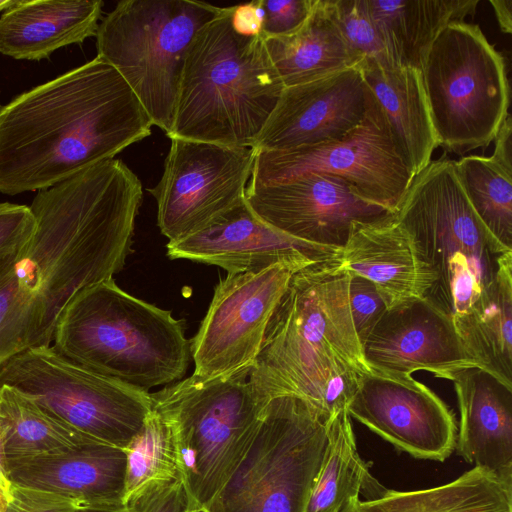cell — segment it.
Wrapping results in <instances>:
<instances>
[{"mask_svg":"<svg viewBox=\"0 0 512 512\" xmlns=\"http://www.w3.org/2000/svg\"><path fill=\"white\" fill-rule=\"evenodd\" d=\"M142 197L140 179L115 158L37 192L33 235L0 268V365L50 346L72 298L122 270Z\"/></svg>","mask_w":512,"mask_h":512,"instance_id":"cell-1","label":"cell"},{"mask_svg":"<svg viewBox=\"0 0 512 512\" xmlns=\"http://www.w3.org/2000/svg\"><path fill=\"white\" fill-rule=\"evenodd\" d=\"M152 126L126 81L96 56L1 107L0 193L52 187L113 159Z\"/></svg>","mask_w":512,"mask_h":512,"instance_id":"cell-2","label":"cell"},{"mask_svg":"<svg viewBox=\"0 0 512 512\" xmlns=\"http://www.w3.org/2000/svg\"><path fill=\"white\" fill-rule=\"evenodd\" d=\"M349 277L320 262L297 271L254 363L279 396H297L326 419L346 409L371 370L352 319Z\"/></svg>","mask_w":512,"mask_h":512,"instance_id":"cell-3","label":"cell"},{"mask_svg":"<svg viewBox=\"0 0 512 512\" xmlns=\"http://www.w3.org/2000/svg\"><path fill=\"white\" fill-rule=\"evenodd\" d=\"M233 9L224 7L190 46L169 139L254 148L285 88L264 38L233 30Z\"/></svg>","mask_w":512,"mask_h":512,"instance_id":"cell-4","label":"cell"},{"mask_svg":"<svg viewBox=\"0 0 512 512\" xmlns=\"http://www.w3.org/2000/svg\"><path fill=\"white\" fill-rule=\"evenodd\" d=\"M52 342L73 363L146 391L181 380L192 359L184 320L128 294L113 278L72 298Z\"/></svg>","mask_w":512,"mask_h":512,"instance_id":"cell-5","label":"cell"},{"mask_svg":"<svg viewBox=\"0 0 512 512\" xmlns=\"http://www.w3.org/2000/svg\"><path fill=\"white\" fill-rule=\"evenodd\" d=\"M169 426L189 510L207 508L248 449L264 410L279 396L254 364L228 375L186 379L150 393Z\"/></svg>","mask_w":512,"mask_h":512,"instance_id":"cell-6","label":"cell"},{"mask_svg":"<svg viewBox=\"0 0 512 512\" xmlns=\"http://www.w3.org/2000/svg\"><path fill=\"white\" fill-rule=\"evenodd\" d=\"M436 274L427 294L458 334L478 310L509 251L480 221L457 177L454 160L431 161L412 179L394 213ZM460 336V335H459Z\"/></svg>","mask_w":512,"mask_h":512,"instance_id":"cell-7","label":"cell"},{"mask_svg":"<svg viewBox=\"0 0 512 512\" xmlns=\"http://www.w3.org/2000/svg\"><path fill=\"white\" fill-rule=\"evenodd\" d=\"M223 8L194 0H123L99 23L97 56L121 75L166 136L190 46Z\"/></svg>","mask_w":512,"mask_h":512,"instance_id":"cell-8","label":"cell"},{"mask_svg":"<svg viewBox=\"0 0 512 512\" xmlns=\"http://www.w3.org/2000/svg\"><path fill=\"white\" fill-rule=\"evenodd\" d=\"M438 146L459 155L485 148L507 117L509 82L503 56L479 26H444L421 69Z\"/></svg>","mask_w":512,"mask_h":512,"instance_id":"cell-9","label":"cell"},{"mask_svg":"<svg viewBox=\"0 0 512 512\" xmlns=\"http://www.w3.org/2000/svg\"><path fill=\"white\" fill-rule=\"evenodd\" d=\"M294 395L267 404L250 445L208 512H304L327 445V422Z\"/></svg>","mask_w":512,"mask_h":512,"instance_id":"cell-10","label":"cell"},{"mask_svg":"<svg viewBox=\"0 0 512 512\" xmlns=\"http://www.w3.org/2000/svg\"><path fill=\"white\" fill-rule=\"evenodd\" d=\"M1 385L16 389L74 430L123 449L151 413L148 391L77 365L51 345L5 361Z\"/></svg>","mask_w":512,"mask_h":512,"instance_id":"cell-11","label":"cell"},{"mask_svg":"<svg viewBox=\"0 0 512 512\" xmlns=\"http://www.w3.org/2000/svg\"><path fill=\"white\" fill-rule=\"evenodd\" d=\"M307 173L339 176L361 198L390 213L396 212L415 176L377 101L340 139L285 151H256L249 182L276 183Z\"/></svg>","mask_w":512,"mask_h":512,"instance_id":"cell-12","label":"cell"},{"mask_svg":"<svg viewBox=\"0 0 512 512\" xmlns=\"http://www.w3.org/2000/svg\"><path fill=\"white\" fill-rule=\"evenodd\" d=\"M159 182L148 189L169 241L186 236L245 197L256 151L172 138Z\"/></svg>","mask_w":512,"mask_h":512,"instance_id":"cell-13","label":"cell"},{"mask_svg":"<svg viewBox=\"0 0 512 512\" xmlns=\"http://www.w3.org/2000/svg\"><path fill=\"white\" fill-rule=\"evenodd\" d=\"M301 269L280 263L221 279L190 342L193 374L212 378L253 365L270 319L292 276Z\"/></svg>","mask_w":512,"mask_h":512,"instance_id":"cell-14","label":"cell"},{"mask_svg":"<svg viewBox=\"0 0 512 512\" xmlns=\"http://www.w3.org/2000/svg\"><path fill=\"white\" fill-rule=\"evenodd\" d=\"M346 411L414 458L443 462L455 450L457 422L453 411L412 376L371 369L361 376Z\"/></svg>","mask_w":512,"mask_h":512,"instance_id":"cell-15","label":"cell"},{"mask_svg":"<svg viewBox=\"0 0 512 512\" xmlns=\"http://www.w3.org/2000/svg\"><path fill=\"white\" fill-rule=\"evenodd\" d=\"M245 200L265 223L295 239L340 248L352 224L389 214L345 179L307 173L276 183L248 182Z\"/></svg>","mask_w":512,"mask_h":512,"instance_id":"cell-16","label":"cell"},{"mask_svg":"<svg viewBox=\"0 0 512 512\" xmlns=\"http://www.w3.org/2000/svg\"><path fill=\"white\" fill-rule=\"evenodd\" d=\"M363 352L371 369L395 376L424 370L451 381L461 371L481 368L452 319L428 295L387 309Z\"/></svg>","mask_w":512,"mask_h":512,"instance_id":"cell-17","label":"cell"},{"mask_svg":"<svg viewBox=\"0 0 512 512\" xmlns=\"http://www.w3.org/2000/svg\"><path fill=\"white\" fill-rule=\"evenodd\" d=\"M375 102L359 64L286 87L253 149L285 151L340 139L363 121Z\"/></svg>","mask_w":512,"mask_h":512,"instance_id":"cell-18","label":"cell"},{"mask_svg":"<svg viewBox=\"0 0 512 512\" xmlns=\"http://www.w3.org/2000/svg\"><path fill=\"white\" fill-rule=\"evenodd\" d=\"M338 248L295 239L262 221L245 197L202 228L170 240L171 259L215 265L238 274L286 263L305 268L323 262Z\"/></svg>","mask_w":512,"mask_h":512,"instance_id":"cell-19","label":"cell"},{"mask_svg":"<svg viewBox=\"0 0 512 512\" xmlns=\"http://www.w3.org/2000/svg\"><path fill=\"white\" fill-rule=\"evenodd\" d=\"M320 265L330 273L348 272L368 279L387 309L426 296L437 279L394 213L354 222L344 245Z\"/></svg>","mask_w":512,"mask_h":512,"instance_id":"cell-20","label":"cell"},{"mask_svg":"<svg viewBox=\"0 0 512 512\" xmlns=\"http://www.w3.org/2000/svg\"><path fill=\"white\" fill-rule=\"evenodd\" d=\"M4 471L13 484L57 494L78 507H126V449L96 439L66 451L8 461Z\"/></svg>","mask_w":512,"mask_h":512,"instance_id":"cell-21","label":"cell"},{"mask_svg":"<svg viewBox=\"0 0 512 512\" xmlns=\"http://www.w3.org/2000/svg\"><path fill=\"white\" fill-rule=\"evenodd\" d=\"M451 382L460 416L457 454L512 482V387L481 368L461 371Z\"/></svg>","mask_w":512,"mask_h":512,"instance_id":"cell-22","label":"cell"},{"mask_svg":"<svg viewBox=\"0 0 512 512\" xmlns=\"http://www.w3.org/2000/svg\"><path fill=\"white\" fill-rule=\"evenodd\" d=\"M101 0H17L0 16V54L39 61L97 34Z\"/></svg>","mask_w":512,"mask_h":512,"instance_id":"cell-23","label":"cell"},{"mask_svg":"<svg viewBox=\"0 0 512 512\" xmlns=\"http://www.w3.org/2000/svg\"><path fill=\"white\" fill-rule=\"evenodd\" d=\"M363 78L381 107L393 138L414 175L432 160L438 147L421 70L359 63Z\"/></svg>","mask_w":512,"mask_h":512,"instance_id":"cell-24","label":"cell"},{"mask_svg":"<svg viewBox=\"0 0 512 512\" xmlns=\"http://www.w3.org/2000/svg\"><path fill=\"white\" fill-rule=\"evenodd\" d=\"M393 66L421 70L439 31L474 15L478 0H363Z\"/></svg>","mask_w":512,"mask_h":512,"instance_id":"cell-25","label":"cell"},{"mask_svg":"<svg viewBox=\"0 0 512 512\" xmlns=\"http://www.w3.org/2000/svg\"><path fill=\"white\" fill-rule=\"evenodd\" d=\"M270 59L284 85L291 87L357 66L354 56L331 19L324 0L295 33L265 38Z\"/></svg>","mask_w":512,"mask_h":512,"instance_id":"cell-26","label":"cell"},{"mask_svg":"<svg viewBox=\"0 0 512 512\" xmlns=\"http://www.w3.org/2000/svg\"><path fill=\"white\" fill-rule=\"evenodd\" d=\"M356 512H512V482L473 466L455 480L432 488L385 489L355 501Z\"/></svg>","mask_w":512,"mask_h":512,"instance_id":"cell-27","label":"cell"},{"mask_svg":"<svg viewBox=\"0 0 512 512\" xmlns=\"http://www.w3.org/2000/svg\"><path fill=\"white\" fill-rule=\"evenodd\" d=\"M386 488L360 456L346 409L329 418L327 445L304 512H343L360 495L377 497Z\"/></svg>","mask_w":512,"mask_h":512,"instance_id":"cell-28","label":"cell"},{"mask_svg":"<svg viewBox=\"0 0 512 512\" xmlns=\"http://www.w3.org/2000/svg\"><path fill=\"white\" fill-rule=\"evenodd\" d=\"M0 430L4 465L12 460L66 451L93 439L53 418L7 385L0 386Z\"/></svg>","mask_w":512,"mask_h":512,"instance_id":"cell-29","label":"cell"},{"mask_svg":"<svg viewBox=\"0 0 512 512\" xmlns=\"http://www.w3.org/2000/svg\"><path fill=\"white\" fill-rule=\"evenodd\" d=\"M487 310L475 317L462 340L481 369L512 387V251L499 257Z\"/></svg>","mask_w":512,"mask_h":512,"instance_id":"cell-30","label":"cell"},{"mask_svg":"<svg viewBox=\"0 0 512 512\" xmlns=\"http://www.w3.org/2000/svg\"><path fill=\"white\" fill-rule=\"evenodd\" d=\"M454 164L480 221L500 245L512 250V171L491 156L469 155Z\"/></svg>","mask_w":512,"mask_h":512,"instance_id":"cell-31","label":"cell"},{"mask_svg":"<svg viewBox=\"0 0 512 512\" xmlns=\"http://www.w3.org/2000/svg\"><path fill=\"white\" fill-rule=\"evenodd\" d=\"M125 506L132 509L144 496L181 480L174 438L166 422L154 413L126 448Z\"/></svg>","mask_w":512,"mask_h":512,"instance_id":"cell-32","label":"cell"},{"mask_svg":"<svg viewBox=\"0 0 512 512\" xmlns=\"http://www.w3.org/2000/svg\"><path fill=\"white\" fill-rule=\"evenodd\" d=\"M326 9L347 46L361 62L393 66L384 40L363 0H324Z\"/></svg>","mask_w":512,"mask_h":512,"instance_id":"cell-33","label":"cell"},{"mask_svg":"<svg viewBox=\"0 0 512 512\" xmlns=\"http://www.w3.org/2000/svg\"><path fill=\"white\" fill-rule=\"evenodd\" d=\"M34 229L35 218L29 206L0 203V268L20 255Z\"/></svg>","mask_w":512,"mask_h":512,"instance_id":"cell-34","label":"cell"},{"mask_svg":"<svg viewBox=\"0 0 512 512\" xmlns=\"http://www.w3.org/2000/svg\"><path fill=\"white\" fill-rule=\"evenodd\" d=\"M348 294L354 326L363 345L387 306L376 286L355 274H350Z\"/></svg>","mask_w":512,"mask_h":512,"instance_id":"cell-35","label":"cell"},{"mask_svg":"<svg viewBox=\"0 0 512 512\" xmlns=\"http://www.w3.org/2000/svg\"><path fill=\"white\" fill-rule=\"evenodd\" d=\"M317 0H260L263 10L261 36H288L298 31L310 17Z\"/></svg>","mask_w":512,"mask_h":512,"instance_id":"cell-36","label":"cell"},{"mask_svg":"<svg viewBox=\"0 0 512 512\" xmlns=\"http://www.w3.org/2000/svg\"><path fill=\"white\" fill-rule=\"evenodd\" d=\"M77 508L57 494L11 483L6 512H75Z\"/></svg>","mask_w":512,"mask_h":512,"instance_id":"cell-37","label":"cell"},{"mask_svg":"<svg viewBox=\"0 0 512 512\" xmlns=\"http://www.w3.org/2000/svg\"><path fill=\"white\" fill-rule=\"evenodd\" d=\"M134 512H187L189 499L181 480L165 485L144 496Z\"/></svg>","mask_w":512,"mask_h":512,"instance_id":"cell-38","label":"cell"},{"mask_svg":"<svg viewBox=\"0 0 512 512\" xmlns=\"http://www.w3.org/2000/svg\"><path fill=\"white\" fill-rule=\"evenodd\" d=\"M231 25L233 30L245 37L261 35L263 25V10L260 0L235 5Z\"/></svg>","mask_w":512,"mask_h":512,"instance_id":"cell-39","label":"cell"},{"mask_svg":"<svg viewBox=\"0 0 512 512\" xmlns=\"http://www.w3.org/2000/svg\"><path fill=\"white\" fill-rule=\"evenodd\" d=\"M493 141H495V147L491 157L512 171V118L510 114L501 124Z\"/></svg>","mask_w":512,"mask_h":512,"instance_id":"cell-40","label":"cell"},{"mask_svg":"<svg viewBox=\"0 0 512 512\" xmlns=\"http://www.w3.org/2000/svg\"><path fill=\"white\" fill-rule=\"evenodd\" d=\"M501 31L505 34L512 32V1L490 0Z\"/></svg>","mask_w":512,"mask_h":512,"instance_id":"cell-41","label":"cell"},{"mask_svg":"<svg viewBox=\"0 0 512 512\" xmlns=\"http://www.w3.org/2000/svg\"><path fill=\"white\" fill-rule=\"evenodd\" d=\"M10 485L5 471L0 467V512L7 511Z\"/></svg>","mask_w":512,"mask_h":512,"instance_id":"cell-42","label":"cell"},{"mask_svg":"<svg viewBox=\"0 0 512 512\" xmlns=\"http://www.w3.org/2000/svg\"><path fill=\"white\" fill-rule=\"evenodd\" d=\"M75 512H134L127 507L121 508H100V507H78Z\"/></svg>","mask_w":512,"mask_h":512,"instance_id":"cell-43","label":"cell"},{"mask_svg":"<svg viewBox=\"0 0 512 512\" xmlns=\"http://www.w3.org/2000/svg\"><path fill=\"white\" fill-rule=\"evenodd\" d=\"M17 0H0V12H4L13 6Z\"/></svg>","mask_w":512,"mask_h":512,"instance_id":"cell-44","label":"cell"},{"mask_svg":"<svg viewBox=\"0 0 512 512\" xmlns=\"http://www.w3.org/2000/svg\"><path fill=\"white\" fill-rule=\"evenodd\" d=\"M187 512H208L205 508L195 509V510H189Z\"/></svg>","mask_w":512,"mask_h":512,"instance_id":"cell-45","label":"cell"},{"mask_svg":"<svg viewBox=\"0 0 512 512\" xmlns=\"http://www.w3.org/2000/svg\"><path fill=\"white\" fill-rule=\"evenodd\" d=\"M2 105L0 104V109H1Z\"/></svg>","mask_w":512,"mask_h":512,"instance_id":"cell-46","label":"cell"}]
</instances>
